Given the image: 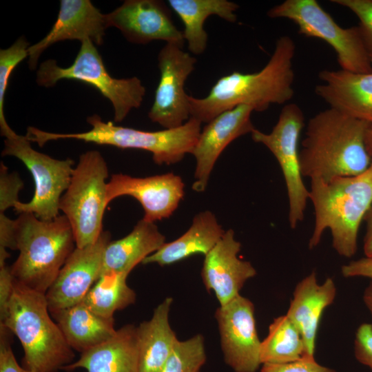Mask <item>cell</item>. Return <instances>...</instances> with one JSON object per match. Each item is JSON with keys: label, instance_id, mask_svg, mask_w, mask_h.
<instances>
[{"label": "cell", "instance_id": "6da1fadb", "mask_svg": "<svg viewBox=\"0 0 372 372\" xmlns=\"http://www.w3.org/2000/svg\"><path fill=\"white\" fill-rule=\"evenodd\" d=\"M296 45L289 36L276 41L265 66L254 73L234 72L220 77L204 98L188 96L190 117L207 123L238 105L263 112L272 104H284L293 96V59Z\"/></svg>", "mask_w": 372, "mask_h": 372}, {"label": "cell", "instance_id": "7a4b0ae2", "mask_svg": "<svg viewBox=\"0 0 372 372\" xmlns=\"http://www.w3.org/2000/svg\"><path fill=\"white\" fill-rule=\"evenodd\" d=\"M372 124L329 107L307 123L300 151L302 176L325 183L340 176H354L371 165L365 137Z\"/></svg>", "mask_w": 372, "mask_h": 372}, {"label": "cell", "instance_id": "3957f363", "mask_svg": "<svg viewBox=\"0 0 372 372\" xmlns=\"http://www.w3.org/2000/svg\"><path fill=\"white\" fill-rule=\"evenodd\" d=\"M309 199L315 212L309 249L315 248L329 229L337 253L352 257L357 251L360 226L372 204V162L358 176L336 177L327 183L311 179Z\"/></svg>", "mask_w": 372, "mask_h": 372}, {"label": "cell", "instance_id": "277c9868", "mask_svg": "<svg viewBox=\"0 0 372 372\" xmlns=\"http://www.w3.org/2000/svg\"><path fill=\"white\" fill-rule=\"evenodd\" d=\"M50 313L45 293L14 281L1 324L18 338L24 351V368L32 372H56L75 356Z\"/></svg>", "mask_w": 372, "mask_h": 372}, {"label": "cell", "instance_id": "5b68a950", "mask_svg": "<svg viewBox=\"0 0 372 372\" xmlns=\"http://www.w3.org/2000/svg\"><path fill=\"white\" fill-rule=\"evenodd\" d=\"M19 254L10 266L15 282L45 293L76 247L72 227L65 216L42 220L32 213L14 220Z\"/></svg>", "mask_w": 372, "mask_h": 372}, {"label": "cell", "instance_id": "8992f818", "mask_svg": "<svg viewBox=\"0 0 372 372\" xmlns=\"http://www.w3.org/2000/svg\"><path fill=\"white\" fill-rule=\"evenodd\" d=\"M92 128L80 133H54L30 126L25 136L30 142L43 147L47 142L72 138L122 149H139L152 154L158 165H171L192 154L201 132L202 123L192 117L181 126L173 129L148 132L105 122L98 114L87 118Z\"/></svg>", "mask_w": 372, "mask_h": 372}, {"label": "cell", "instance_id": "52a82bcc", "mask_svg": "<svg viewBox=\"0 0 372 372\" xmlns=\"http://www.w3.org/2000/svg\"><path fill=\"white\" fill-rule=\"evenodd\" d=\"M108 174L107 163L99 151L83 153L60 199L59 210L70 223L76 247L94 243L103 231Z\"/></svg>", "mask_w": 372, "mask_h": 372}, {"label": "cell", "instance_id": "ba28073f", "mask_svg": "<svg viewBox=\"0 0 372 372\" xmlns=\"http://www.w3.org/2000/svg\"><path fill=\"white\" fill-rule=\"evenodd\" d=\"M62 79L79 81L95 87L111 102L117 123L124 120L132 109L138 108L145 94V87L138 77H112L90 39L81 42L80 50L69 67L61 68L55 60L48 59L37 71L36 81L40 86L52 87Z\"/></svg>", "mask_w": 372, "mask_h": 372}, {"label": "cell", "instance_id": "9c48e42d", "mask_svg": "<svg viewBox=\"0 0 372 372\" xmlns=\"http://www.w3.org/2000/svg\"><path fill=\"white\" fill-rule=\"evenodd\" d=\"M5 137L1 155L17 158L30 172L34 193L28 203L19 202L13 209L17 214L32 213L42 220L59 216V201L67 189L74 171L70 158L59 160L34 149L25 135L17 134L10 127L1 131Z\"/></svg>", "mask_w": 372, "mask_h": 372}, {"label": "cell", "instance_id": "30bf717a", "mask_svg": "<svg viewBox=\"0 0 372 372\" xmlns=\"http://www.w3.org/2000/svg\"><path fill=\"white\" fill-rule=\"evenodd\" d=\"M270 18L287 19L298 32L320 39L333 48L341 70L354 73H372V65L358 25L340 27L316 0H286L267 12Z\"/></svg>", "mask_w": 372, "mask_h": 372}, {"label": "cell", "instance_id": "8fae6325", "mask_svg": "<svg viewBox=\"0 0 372 372\" xmlns=\"http://www.w3.org/2000/svg\"><path fill=\"white\" fill-rule=\"evenodd\" d=\"M304 125V116L296 103L286 104L271 132L266 134L255 129L254 142L265 145L278 162L285 178L289 198V222L295 229L303 220L309 191L306 188L300 170L298 141Z\"/></svg>", "mask_w": 372, "mask_h": 372}, {"label": "cell", "instance_id": "7c38bea8", "mask_svg": "<svg viewBox=\"0 0 372 372\" xmlns=\"http://www.w3.org/2000/svg\"><path fill=\"white\" fill-rule=\"evenodd\" d=\"M183 45L166 43L158 54L161 76L148 117L165 129L176 128L190 118L185 83L194 70L196 59Z\"/></svg>", "mask_w": 372, "mask_h": 372}, {"label": "cell", "instance_id": "4fadbf2b", "mask_svg": "<svg viewBox=\"0 0 372 372\" xmlns=\"http://www.w3.org/2000/svg\"><path fill=\"white\" fill-rule=\"evenodd\" d=\"M215 317L224 360L235 372H256L262 365L254 306L240 294L219 306Z\"/></svg>", "mask_w": 372, "mask_h": 372}, {"label": "cell", "instance_id": "5bb4252c", "mask_svg": "<svg viewBox=\"0 0 372 372\" xmlns=\"http://www.w3.org/2000/svg\"><path fill=\"white\" fill-rule=\"evenodd\" d=\"M109 231L84 247H75L45 293L50 313L81 302L101 275L105 249L111 241Z\"/></svg>", "mask_w": 372, "mask_h": 372}, {"label": "cell", "instance_id": "9a60e30c", "mask_svg": "<svg viewBox=\"0 0 372 372\" xmlns=\"http://www.w3.org/2000/svg\"><path fill=\"white\" fill-rule=\"evenodd\" d=\"M108 28L115 27L130 43L146 44L155 40L184 45L183 31L172 21L170 9L160 0H126L105 14Z\"/></svg>", "mask_w": 372, "mask_h": 372}, {"label": "cell", "instance_id": "2e32d148", "mask_svg": "<svg viewBox=\"0 0 372 372\" xmlns=\"http://www.w3.org/2000/svg\"><path fill=\"white\" fill-rule=\"evenodd\" d=\"M182 178L173 173L145 178L123 174L112 175L107 185L108 204L114 198L130 196L142 205L143 219L151 223L169 218L184 196Z\"/></svg>", "mask_w": 372, "mask_h": 372}, {"label": "cell", "instance_id": "e0dca14e", "mask_svg": "<svg viewBox=\"0 0 372 372\" xmlns=\"http://www.w3.org/2000/svg\"><path fill=\"white\" fill-rule=\"evenodd\" d=\"M254 110L241 105L216 116L201 130L192 152L196 159L195 180L192 189L205 191L211 172L218 157L234 140L251 133L256 128L251 114Z\"/></svg>", "mask_w": 372, "mask_h": 372}, {"label": "cell", "instance_id": "ac0fdd59", "mask_svg": "<svg viewBox=\"0 0 372 372\" xmlns=\"http://www.w3.org/2000/svg\"><path fill=\"white\" fill-rule=\"evenodd\" d=\"M241 244L229 229L214 248L205 256L201 270L203 282L208 291H213L220 306L240 295L249 279L256 275L250 262L240 259Z\"/></svg>", "mask_w": 372, "mask_h": 372}, {"label": "cell", "instance_id": "d6986e66", "mask_svg": "<svg viewBox=\"0 0 372 372\" xmlns=\"http://www.w3.org/2000/svg\"><path fill=\"white\" fill-rule=\"evenodd\" d=\"M107 28L106 14H102L90 0H61L58 17L51 30L41 41L28 48L30 69L36 68L43 52L55 43L90 39L101 45Z\"/></svg>", "mask_w": 372, "mask_h": 372}, {"label": "cell", "instance_id": "ffe728a7", "mask_svg": "<svg viewBox=\"0 0 372 372\" xmlns=\"http://www.w3.org/2000/svg\"><path fill=\"white\" fill-rule=\"evenodd\" d=\"M316 94L330 107L372 124V73L324 70Z\"/></svg>", "mask_w": 372, "mask_h": 372}, {"label": "cell", "instance_id": "44dd1931", "mask_svg": "<svg viewBox=\"0 0 372 372\" xmlns=\"http://www.w3.org/2000/svg\"><path fill=\"white\" fill-rule=\"evenodd\" d=\"M336 296V286L328 278L319 285L313 271L295 287L287 317L295 324L302 338L305 352L303 358H315L316 338L321 316Z\"/></svg>", "mask_w": 372, "mask_h": 372}, {"label": "cell", "instance_id": "7402d4cb", "mask_svg": "<svg viewBox=\"0 0 372 372\" xmlns=\"http://www.w3.org/2000/svg\"><path fill=\"white\" fill-rule=\"evenodd\" d=\"M87 372H140L136 327L126 324L107 341L83 352L62 369Z\"/></svg>", "mask_w": 372, "mask_h": 372}, {"label": "cell", "instance_id": "603a6c76", "mask_svg": "<svg viewBox=\"0 0 372 372\" xmlns=\"http://www.w3.org/2000/svg\"><path fill=\"white\" fill-rule=\"evenodd\" d=\"M165 243V237L158 227L143 218L126 236L107 244L101 275L116 273L128 276L138 264L142 263Z\"/></svg>", "mask_w": 372, "mask_h": 372}, {"label": "cell", "instance_id": "cb8c5ba5", "mask_svg": "<svg viewBox=\"0 0 372 372\" xmlns=\"http://www.w3.org/2000/svg\"><path fill=\"white\" fill-rule=\"evenodd\" d=\"M225 231L215 215L205 211L193 219L188 230L178 238L165 242L158 251L144 259L142 264L156 263L166 266L194 254L206 256L217 244Z\"/></svg>", "mask_w": 372, "mask_h": 372}, {"label": "cell", "instance_id": "d4e9b609", "mask_svg": "<svg viewBox=\"0 0 372 372\" xmlns=\"http://www.w3.org/2000/svg\"><path fill=\"white\" fill-rule=\"evenodd\" d=\"M172 301L164 299L152 318L136 327L140 372H160L178 340L169 321Z\"/></svg>", "mask_w": 372, "mask_h": 372}, {"label": "cell", "instance_id": "484cf974", "mask_svg": "<svg viewBox=\"0 0 372 372\" xmlns=\"http://www.w3.org/2000/svg\"><path fill=\"white\" fill-rule=\"evenodd\" d=\"M50 314L70 347L81 353L107 341L116 331L114 318L97 315L83 302Z\"/></svg>", "mask_w": 372, "mask_h": 372}, {"label": "cell", "instance_id": "4316f807", "mask_svg": "<svg viewBox=\"0 0 372 372\" xmlns=\"http://www.w3.org/2000/svg\"><path fill=\"white\" fill-rule=\"evenodd\" d=\"M168 4L183 23V38L189 51L196 55L203 54L207 48L208 35L203 25L207 17L216 15L234 23L239 8L227 0H169Z\"/></svg>", "mask_w": 372, "mask_h": 372}, {"label": "cell", "instance_id": "83f0119b", "mask_svg": "<svg viewBox=\"0 0 372 372\" xmlns=\"http://www.w3.org/2000/svg\"><path fill=\"white\" fill-rule=\"evenodd\" d=\"M304 352L301 334L287 316L274 318L269 327L267 337L261 341L262 364L298 361L304 356Z\"/></svg>", "mask_w": 372, "mask_h": 372}, {"label": "cell", "instance_id": "f1b7e54d", "mask_svg": "<svg viewBox=\"0 0 372 372\" xmlns=\"http://www.w3.org/2000/svg\"><path fill=\"white\" fill-rule=\"evenodd\" d=\"M127 277L116 273L101 275L81 302L97 315L114 318L116 311L136 301V293L127 285Z\"/></svg>", "mask_w": 372, "mask_h": 372}, {"label": "cell", "instance_id": "f546056e", "mask_svg": "<svg viewBox=\"0 0 372 372\" xmlns=\"http://www.w3.org/2000/svg\"><path fill=\"white\" fill-rule=\"evenodd\" d=\"M205 361L204 338L197 334L176 342L160 372H200Z\"/></svg>", "mask_w": 372, "mask_h": 372}, {"label": "cell", "instance_id": "4dcf8cb0", "mask_svg": "<svg viewBox=\"0 0 372 372\" xmlns=\"http://www.w3.org/2000/svg\"><path fill=\"white\" fill-rule=\"evenodd\" d=\"M29 43L23 36L10 47L0 50V128L7 127L4 115L5 94L10 76L16 66L28 56Z\"/></svg>", "mask_w": 372, "mask_h": 372}, {"label": "cell", "instance_id": "1f68e13d", "mask_svg": "<svg viewBox=\"0 0 372 372\" xmlns=\"http://www.w3.org/2000/svg\"><path fill=\"white\" fill-rule=\"evenodd\" d=\"M331 2L350 10L359 19L358 26L372 65V0H331Z\"/></svg>", "mask_w": 372, "mask_h": 372}, {"label": "cell", "instance_id": "d6a6232c", "mask_svg": "<svg viewBox=\"0 0 372 372\" xmlns=\"http://www.w3.org/2000/svg\"><path fill=\"white\" fill-rule=\"evenodd\" d=\"M23 183L16 172H9L3 162L0 164V213L14 207L19 202V194Z\"/></svg>", "mask_w": 372, "mask_h": 372}, {"label": "cell", "instance_id": "836d02e7", "mask_svg": "<svg viewBox=\"0 0 372 372\" xmlns=\"http://www.w3.org/2000/svg\"><path fill=\"white\" fill-rule=\"evenodd\" d=\"M260 372H335L317 362L315 358L302 359L285 364H262Z\"/></svg>", "mask_w": 372, "mask_h": 372}, {"label": "cell", "instance_id": "e575fe53", "mask_svg": "<svg viewBox=\"0 0 372 372\" xmlns=\"http://www.w3.org/2000/svg\"><path fill=\"white\" fill-rule=\"evenodd\" d=\"M355 358L372 371V324L363 323L356 331L354 342Z\"/></svg>", "mask_w": 372, "mask_h": 372}, {"label": "cell", "instance_id": "d590c367", "mask_svg": "<svg viewBox=\"0 0 372 372\" xmlns=\"http://www.w3.org/2000/svg\"><path fill=\"white\" fill-rule=\"evenodd\" d=\"M10 333L5 327L0 325V372H32L17 363L10 346Z\"/></svg>", "mask_w": 372, "mask_h": 372}, {"label": "cell", "instance_id": "8d00e7d4", "mask_svg": "<svg viewBox=\"0 0 372 372\" xmlns=\"http://www.w3.org/2000/svg\"><path fill=\"white\" fill-rule=\"evenodd\" d=\"M14 280L10 267H0V321L5 318L14 289Z\"/></svg>", "mask_w": 372, "mask_h": 372}, {"label": "cell", "instance_id": "74e56055", "mask_svg": "<svg viewBox=\"0 0 372 372\" xmlns=\"http://www.w3.org/2000/svg\"><path fill=\"white\" fill-rule=\"evenodd\" d=\"M344 277H367L372 278V257H364L352 260L341 268Z\"/></svg>", "mask_w": 372, "mask_h": 372}, {"label": "cell", "instance_id": "f35d334b", "mask_svg": "<svg viewBox=\"0 0 372 372\" xmlns=\"http://www.w3.org/2000/svg\"><path fill=\"white\" fill-rule=\"evenodd\" d=\"M17 250L14 220L0 213V249Z\"/></svg>", "mask_w": 372, "mask_h": 372}, {"label": "cell", "instance_id": "ab89813d", "mask_svg": "<svg viewBox=\"0 0 372 372\" xmlns=\"http://www.w3.org/2000/svg\"><path fill=\"white\" fill-rule=\"evenodd\" d=\"M364 220L366 223V234L364 238L363 249L365 257H372V204L366 213Z\"/></svg>", "mask_w": 372, "mask_h": 372}, {"label": "cell", "instance_id": "60d3db41", "mask_svg": "<svg viewBox=\"0 0 372 372\" xmlns=\"http://www.w3.org/2000/svg\"><path fill=\"white\" fill-rule=\"evenodd\" d=\"M363 300L372 316V278L364 291Z\"/></svg>", "mask_w": 372, "mask_h": 372}, {"label": "cell", "instance_id": "b9f144b4", "mask_svg": "<svg viewBox=\"0 0 372 372\" xmlns=\"http://www.w3.org/2000/svg\"><path fill=\"white\" fill-rule=\"evenodd\" d=\"M365 145L368 154L372 158V125L369 128L366 137Z\"/></svg>", "mask_w": 372, "mask_h": 372}]
</instances>
